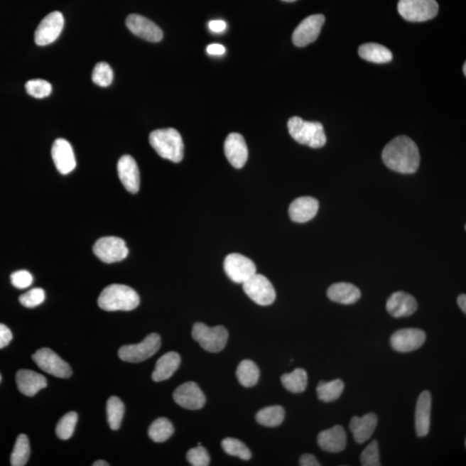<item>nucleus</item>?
Wrapping results in <instances>:
<instances>
[{
    "label": "nucleus",
    "instance_id": "obj_1",
    "mask_svg": "<svg viewBox=\"0 0 466 466\" xmlns=\"http://www.w3.org/2000/svg\"><path fill=\"white\" fill-rule=\"evenodd\" d=\"M381 158L385 166L401 174H413L420 166L419 148L406 136H399L391 140L384 148Z\"/></svg>",
    "mask_w": 466,
    "mask_h": 466
},
{
    "label": "nucleus",
    "instance_id": "obj_2",
    "mask_svg": "<svg viewBox=\"0 0 466 466\" xmlns=\"http://www.w3.org/2000/svg\"><path fill=\"white\" fill-rule=\"evenodd\" d=\"M140 298L134 288L112 284L104 288L98 299L99 307L106 311H131L139 307Z\"/></svg>",
    "mask_w": 466,
    "mask_h": 466
},
{
    "label": "nucleus",
    "instance_id": "obj_3",
    "mask_svg": "<svg viewBox=\"0 0 466 466\" xmlns=\"http://www.w3.org/2000/svg\"><path fill=\"white\" fill-rule=\"evenodd\" d=\"M150 143L161 158L180 163L184 156V143L180 132L174 128L152 131Z\"/></svg>",
    "mask_w": 466,
    "mask_h": 466
},
{
    "label": "nucleus",
    "instance_id": "obj_4",
    "mask_svg": "<svg viewBox=\"0 0 466 466\" xmlns=\"http://www.w3.org/2000/svg\"><path fill=\"white\" fill-rule=\"evenodd\" d=\"M289 134L300 144L319 148L327 143L323 124L305 121L299 116H293L288 122Z\"/></svg>",
    "mask_w": 466,
    "mask_h": 466
},
{
    "label": "nucleus",
    "instance_id": "obj_5",
    "mask_svg": "<svg viewBox=\"0 0 466 466\" xmlns=\"http://www.w3.org/2000/svg\"><path fill=\"white\" fill-rule=\"evenodd\" d=\"M192 336L204 350L209 352H220L226 347L228 332L223 325L209 327L203 323H195L193 327Z\"/></svg>",
    "mask_w": 466,
    "mask_h": 466
},
{
    "label": "nucleus",
    "instance_id": "obj_6",
    "mask_svg": "<svg viewBox=\"0 0 466 466\" xmlns=\"http://www.w3.org/2000/svg\"><path fill=\"white\" fill-rule=\"evenodd\" d=\"M399 13L409 22H425L435 18L439 11L436 0H400Z\"/></svg>",
    "mask_w": 466,
    "mask_h": 466
},
{
    "label": "nucleus",
    "instance_id": "obj_7",
    "mask_svg": "<svg viewBox=\"0 0 466 466\" xmlns=\"http://www.w3.org/2000/svg\"><path fill=\"white\" fill-rule=\"evenodd\" d=\"M162 340L158 333H151L142 342L124 345L119 351L120 359L128 363H140L156 354Z\"/></svg>",
    "mask_w": 466,
    "mask_h": 466
},
{
    "label": "nucleus",
    "instance_id": "obj_8",
    "mask_svg": "<svg viewBox=\"0 0 466 466\" xmlns=\"http://www.w3.org/2000/svg\"><path fill=\"white\" fill-rule=\"evenodd\" d=\"M97 258L106 264H114L126 259L129 253L124 240L116 237H104L92 247Z\"/></svg>",
    "mask_w": 466,
    "mask_h": 466
},
{
    "label": "nucleus",
    "instance_id": "obj_9",
    "mask_svg": "<svg viewBox=\"0 0 466 466\" xmlns=\"http://www.w3.org/2000/svg\"><path fill=\"white\" fill-rule=\"evenodd\" d=\"M244 293L248 297L261 306H269L274 303L276 291L266 276L256 274L243 283Z\"/></svg>",
    "mask_w": 466,
    "mask_h": 466
},
{
    "label": "nucleus",
    "instance_id": "obj_10",
    "mask_svg": "<svg viewBox=\"0 0 466 466\" xmlns=\"http://www.w3.org/2000/svg\"><path fill=\"white\" fill-rule=\"evenodd\" d=\"M32 359L40 369L48 374L59 377V379H68L72 375L70 364L49 348L38 350L32 356Z\"/></svg>",
    "mask_w": 466,
    "mask_h": 466
},
{
    "label": "nucleus",
    "instance_id": "obj_11",
    "mask_svg": "<svg viewBox=\"0 0 466 466\" xmlns=\"http://www.w3.org/2000/svg\"><path fill=\"white\" fill-rule=\"evenodd\" d=\"M224 269L232 282L243 284L256 273V264L247 256L239 253L229 254L224 262Z\"/></svg>",
    "mask_w": 466,
    "mask_h": 466
},
{
    "label": "nucleus",
    "instance_id": "obj_12",
    "mask_svg": "<svg viewBox=\"0 0 466 466\" xmlns=\"http://www.w3.org/2000/svg\"><path fill=\"white\" fill-rule=\"evenodd\" d=\"M64 27L63 15L60 11L47 15L36 30L35 42L39 46L49 45L61 35Z\"/></svg>",
    "mask_w": 466,
    "mask_h": 466
},
{
    "label": "nucleus",
    "instance_id": "obj_13",
    "mask_svg": "<svg viewBox=\"0 0 466 466\" xmlns=\"http://www.w3.org/2000/svg\"><path fill=\"white\" fill-rule=\"evenodd\" d=\"M325 21L323 15L309 16L297 26L293 33V43L297 47H306L308 44L315 42L319 37Z\"/></svg>",
    "mask_w": 466,
    "mask_h": 466
},
{
    "label": "nucleus",
    "instance_id": "obj_14",
    "mask_svg": "<svg viewBox=\"0 0 466 466\" xmlns=\"http://www.w3.org/2000/svg\"><path fill=\"white\" fill-rule=\"evenodd\" d=\"M174 400L180 407L197 411L204 407L206 404V396L194 381H187L175 389L174 392Z\"/></svg>",
    "mask_w": 466,
    "mask_h": 466
},
{
    "label": "nucleus",
    "instance_id": "obj_15",
    "mask_svg": "<svg viewBox=\"0 0 466 466\" xmlns=\"http://www.w3.org/2000/svg\"><path fill=\"white\" fill-rule=\"evenodd\" d=\"M426 337V333L421 329H401L393 333L391 344L396 352H411L423 347Z\"/></svg>",
    "mask_w": 466,
    "mask_h": 466
},
{
    "label": "nucleus",
    "instance_id": "obj_16",
    "mask_svg": "<svg viewBox=\"0 0 466 466\" xmlns=\"http://www.w3.org/2000/svg\"><path fill=\"white\" fill-rule=\"evenodd\" d=\"M126 26L132 33L148 42L158 43L163 38V32L161 28L143 16L138 14L128 16Z\"/></svg>",
    "mask_w": 466,
    "mask_h": 466
},
{
    "label": "nucleus",
    "instance_id": "obj_17",
    "mask_svg": "<svg viewBox=\"0 0 466 466\" xmlns=\"http://www.w3.org/2000/svg\"><path fill=\"white\" fill-rule=\"evenodd\" d=\"M55 166L62 175L70 174L76 167V160L71 144L63 139H56L51 150Z\"/></svg>",
    "mask_w": 466,
    "mask_h": 466
},
{
    "label": "nucleus",
    "instance_id": "obj_18",
    "mask_svg": "<svg viewBox=\"0 0 466 466\" xmlns=\"http://www.w3.org/2000/svg\"><path fill=\"white\" fill-rule=\"evenodd\" d=\"M116 168L119 180L126 190L131 194H136L140 188V174L135 159L131 156L124 155L119 160Z\"/></svg>",
    "mask_w": 466,
    "mask_h": 466
},
{
    "label": "nucleus",
    "instance_id": "obj_19",
    "mask_svg": "<svg viewBox=\"0 0 466 466\" xmlns=\"http://www.w3.org/2000/svg\"><path fill=\"white\" fill-rule=\"evenodd\" d=\"M224 154L236 168L244 166L248 160V147L244 136L239 134H229L224 142Z\"/></svg>",
    "mask_w": 466,
    "mask_h": 466
},
{
    "label": "nucleus",
    "instance_id": "obj_20",
    "mask_svg": "<svg viewBox=\"0 0 466 466\" xmlns=\"http://www.w3.org/2000/svg\"><path fill=\"white\" fill-rule=\"evenodd\" d=\"M319 211V202L313 197H299L291 204L289 217L297 223H305L313 220Z\"/></svg>",
    "mask_w": 466,
    "mask_h": 466
},
{
    "label": "nucleus",
    "instance_id": "obj_21",
    "mask_svg": "<svg viewBox=\"0 0 466 466\" xmlns=\"http://www.w3.org/2000/svg\"><path fill=\"white\" fill-rule=\"evenodd\" d=\"M418 304L415 297L403 291L394 293L386 303L387 311L395 318H401L413 315Z\"/></svg>",
    "mask_w": 466,
    "mask_h": 466
},
{
    "label": "nucleus",
    "instance_id": "obj_22",
    "mask_svg": "<svg viewBox=\"0 0 466 466\" xmlns=\"http://www.w3.org/2000/svg\"><path fill=\"white\" fill-rule=\"evenodd\" d=\"M317 441L320 448L325 452L340 453L347 447V433L342 426L337 425L320 432Z\"/></svg>",
    "mask_w": 466,
    "mask_h": 466
},
{
    "label": "nucleus",
    "instance_id": "obj_23",
    "mask_svg": "<svg viewBox=\"0 0 466 466\" xmlns=\"http://www.w3.org/2000/svg\"><path fill=\"white\" fill-rule=\"evenodd\" d=\"M19 391L27 396H33L47 387V379L39 373L30 369H20L16 375Z\"/></svg>",
    "mask_w": 466,
    "mask_h": 466
},
{
    "label": "nucleus",
    "instance_id": "obj_24",
    "mask_svg": "<svg viewBox=\"0 0 466 466\" xmlns=\"http://www.w3.org/2000/svg\"><path fill=\"white\" fill-rule=\"evenodd\" d=\"M432 396L429 391L421 393L417 400L416 409V430L417 435L425 437L428 435L431 420Z\"/></svg>",
    "mask_w": 466,
    "mask_h": 466
},
{
    "label": "nucleus",
    "instance_id": "obj_25",
    "mask_svg": "<svg viewBox=\"0 0 466 466\" xmlns=\"http://www.w3.org/2000/svg\"><path fill=\"white\" fill-rule=\"evenodd\" d=\"M377 425V416L369 413L362 417L354 416L350 423V430L357 443L363 444L371 439Z\"/></svg>",
    "mask_w": 466,
    "mask_h": 466
},
{
    "label": "nucleus",
    "instance_id": "obj_26",
    "mask_svg": "<svg viewBox=\"0 0 466 466\" xmlns=\"http://www.w3.org/2000/svg\"><path fill=\"white\" fill-rule=\"evenodd\" d=\"M327 296L335 303L351 305L360 299L361 292L359 288L352 283H337L328 288Z\"/></svg>",
    "mask_w": 466,
    "mask_h": 466
},
{
    "label": "nucleus",
    "instance_id": "obj_27",
    "mask_svg": "<svg viewBox=\"0 0 466 466\" xmlns=\"http://www.w3.org/2000/svg\"><path fill=\"white\" fill-rule=\"evenodd\" d=\"M180 364V357L178 352H170L161 357L156 364L152 379L155 381H162L170 379L178 371Z\"/></svg>",
    "mask_w": 466,
    "mask_h": 466
},
{
    "label": "nucleus",
    "instance_id": "obj_28",
    "mask_svg": "<svg viewBox=\"0 0 466 466\" xmlns=\"http://www.w3.org/2000/svg\"><path fill=\"white\" fill-rule=\"evenodd\" d=\"M359 54L365 61L374 63H387L393 59L391 51L379 43H364L361 45Z\"/></svg>",
    "mask_w": 466,
    "mask_h": 466
},
{
    "label": "nucleus",
    "instance_id": "obj_29",
    "mask_svg": "<svg viewBox=\"0 0 466 466\" xmlns=\"http://www.w3.org/2000/svg\"><path fill=\"white\" fill-rule=\"evenodd\" d=\"M237 377L244 387L255 386L259 380L260 372L258 367L251 360H243L239 364L236 372Z\"/></svg>",
    "mask_w": 466,
    "mask_h": 466
},
{
    "label": "nucleus",
    "instance_id": "obj_30",
    "mask_svg": "<svg viewBox=\"0 0 466 466\" xmlns=\"http://www.w3.org/2000/svg\"><path fill=\"white\" fill-rule=\"evenodd\" d=\"M285 389L289 392L301 393L306 391L308 386V374L303 369H296L291 373H287L281 377Z\"/></svg>",
    "mask_w": 466,
    "mask_h": 466
},
{
    "label": "nucleus",
    "instance_id": "obj_31",
    "mask_svg": "<svg viewBox=\"0 0 466 466\" xmlns=\"http://www.w3.org/2000/svg\"><path fill=\"white\" fill-rule=\"evenodd\" d=\"M345 384L342 380L335 379L331 381H320L317 386V396L325 403H331L339 399L343 393Z\"/></svg>",
    "mask_w": 466,
    "mask_h": 466
},
{
    "label": "nucleus",
    "instance_id": "obj_32",
    "mask_svg": "<svg viewBox=\"0 0 466 466\" xmlns=\"http://www.w3.org/2000/svg\"><path fill=\"white\" fill-rule=\"evenodd\" d=\"M285 411L281 406H270L261 409L256 416V420L260 425L268 428L278 427L283 423Z\"/></svg>",
    "mask_w": 466,
    "mask_h": 466
},
{
    "label": "nucleus",
    "instance_id": "obj_33",
    "mask_svg": "<svg viewBox=\"0 0 466 466\" xmlns=\"http://www.w3.org/2000/svg\"><path fill=\"white\" fill-rule=\"evenodd\" d=\"M174 432V427L170 420L166 418H158L152 423L148 433L152 440L162 443L170 439Z\"/></svg>",
    "mask_w": 466,
    "mask_h": 466
},
{
    "label": "nucleus",
    "instance_id": "obj_34",
    "mask_svg": "<svg viewBox=\"0 0 466 466\" xmlns=\"http://www.w3.org/2000/svg\"><path fill=\"white\" fill-rule=\"evenodd\" d=\"M107 421L112 430H118L121 426L124 405L123 401L116 396H112L107 403Z\"/></svg>",
    "mask_w": 466,
    "mask_h": 466
},
{
    "label": "nucleus",
    "instance_id": "obj_35",
    "mask_svg": "<svg viewBox=\"0 0 466 466\" xmlns=\"http://www.w3.org/2000/svg\"><path fill=\"white\" fill-rule=\"evenodd\" d=\"M31 454L29 439L26 435H20L11 453V465L13 466H23L27 464Z\"/></svg>",
    "mask_w": 466,
    "mask_h": 466
},
{
    "label": "nucleus",
    "instance_id": "obj_36",
    "mask_svg": "<svg viewBox=\"0 0 466 466\" xmlns=\"http://www.w3.org/2000/svg\"><path fill=\"white\" fill-rule=\"evenodd\" d=\"M221 447L229 455L238 457L241 460H249L251 457L250 449L242 441L234 438H227L223 440L221 442Z\"/></svg>",
    "mask_w": 466,
    "mask_h": 466
},
{
    "label": "nucleus",
    "instance_id": "obj_37",
    "mask_svg": "<svg viewBox=\"0 0 466 466\" xmlns=\"http://www.w3.org/2000/svg\"><path fill=\"white\" fill-rule=\"evenodd\" d=\"M78 415L75 412H70L63 416L56 425V435L63 440L70 439L75 432L77 423Z\"/></svg>",
    "mask_w": 466,
    "mask_h": 466
},
{
    "label": "nucleus",
    "instance_id": "obj_38",
    "mask_svg": "<svg viewBox=\"0 0 466 466\" xmlns=\"http://www.w3.org/2000/svg\"><path fill=\"white\" fill-rule=\"evenodd\" d=\"M92 80L96 85L102 87H109L114 80V71L109 64L107 63H99L92 71Z\"/></svg>",
    "mask_w": 466,
    "mask_h": 466
},
{
    "label": "nucleus",
    "instance_id": "obj_39",
    "mask_svg": "<svg viewBox=\"0 0 466 466\" xmlns=\"http://www.w3.org/2000/svg\"><path fill=\"white\" fill-rule=\"evenodd\" d=\"M28 94L36 99H43L50 95L52 86L49 82L42 79L31 80L26 84Z\"/></svg>",
    "mask_w": 466,
    "mask_h": 466
},
{
    "label": "nucleus",
    "instance_id": "obj_40",
    "mask_svg": "<svg viewBox=\"0 0 466 466\" xmlns=\"http://www.w3.org/2000/svg\"><path fill=\"white\" fill-rule=\"evenodd\" d=\"M44 300H45V292L40 288H32L19 297L20 303L28 308L38 307Z\"/></svg>",
    "mask_w": 466,
    "mask_h": 466
},
{
    "label": "nucleus",
    "instance_id": "obj_41",
    "mask_svg": "<svg viewBox=\"0 0 466 466\" xmlns=\"http://www.w3.org/2000/svg\"><path fill=\"white\" fill-rule=\"evenodd\" d=\"M361 463L364 466H379L381 465L379 460V447L376 440H373L369 443L361 454Z\"/></svg>",
    "mask_w": 466,
    "mask_h": 466
},
{
    "label": "nucleus",
    "instance_id": "obj_42",
    "mask_svg": "<svg viewBox=\"0 0 466 466\" xmlns=\"http://www.w3.org/2000/svg\"><path fill=\"white\" fill-rule=\"evenodd\" d=\"M187 460L194 466H207L210 464V456L206 448L202 447L200 444L188 452Z\"/></svg>",
    "mask_w": 466,
    "mask_h": 466
},
{
    "label": "nucleus",
    "instance_id": "obj_43",
    "mask_svg": "<svg viewBox=\"0 0 466 466\" xmlns=\"http://www.w3.org/2000/svg\"><path fill=\"white\" fill-rule=\"evenodd\" d=\"M11 282L15 288L25 289L29 288L33 283V276L29 271H18L11 275Z\"/></svg>",
    "mask_w": 466,
    "mask_h": 466
},
{
    "label": "nucleus",
    "instance_id": "obj_44",
    "mask_svg": "<svg viewBox=\"0 0 466 466\" xmlns=\"http://www.w3.org/2000/svg\"><path fill=\"white\" fill-rule=\"evenodd\" d=\"M13 340V333L6 325L0 324V349L7 347Z\"/></svg>",
    "mask_w": 466,
    "mask_h": 466
},
{
    "label": "nucleus",
    "instance_id": "obj_45",
    "mask_svg": "<svg viewBox=\"0 0 466 466\" xmlns=\"http://www.w3.org/2000/svg\"><path fill=\"white\" fill-rule=\"evenodd\" d=\"M300 465L301 466H320L318 460L312 454H303L300 459Z\"/></svg>",
    "mask_w": 466,
    "mask_h": 466
},
{
    "label": "nucleus",
    "instance_id": "obj_46",
    "mask_svg": "<svg viewBox=\"0 0 466 466\" xmlns=\"http://www.w3.org/2000/svg\"><path fill=\"white\" fill-rule=\"evenodd\" d=\"M209 29L214 32H223L227 29V23L223 20H212L209 23Z\"/></svg>",
    "mask_w": 466,
    "mask_h": 466
},
{
    "label": "nucleus",
    "instance_id": "obj_47",
    "mask_svg": "<svg viewBox=\"0 0 466 466\" xmlns=\"http://www.w3.org/2000/svg\"><path fill=\"white\" fill-rule=\"evenodd\" d=\"M207 51L208 54L212 55H224L226 52V48L221 44H210L207 48Z\"/></svg>",
    "mask_w": 466,
    "mask_h": 466
},
{
    "label": "nucleus",
    "instance_id": "obj_48",
    "mask_svg": "<svg viewBox=\"0 0 466 466\" xmlns=\"http://www.w3.org/2000/svg\"><path fill=\"white\" fill-rule=\"evenodd\" d=\"M457 304H459V306L461 308V310L463 311L464 313H466V296L465 294H462L459 296V298H457Z\"/></svg>",
    "mask_w": 466,
    "mask_h": 466
},
{
    "label": "nucleus",
    "instance_id": "obj_49",
    "mask_svg": "<svg viewBox=\"0 0 466 466\" xmlns=\"http://www.w3.org/2000/svg\"><path fill=\"white\" fill-rule=\"evenodd\" d=\"M94 466H108L109 464L107 463V462L104 461V460H98L94 462V464H92Z\"/></svg>",
    "mask_w": 466,
    "mask_h": 466
},
{
    "label": "nucleus",
    "instance_id": "obj_50",
    "mask_svg": "<svg viewBox=\"0 0 466 466\" xmlns=\"http://www.w3.org/2000/svg\"><path fill=\"white\" fill-rule=\"evenodd\" d=\"M284 2H295L296 0H283Z\"/></svg>",
    "mask_w": 466,
    "mask_h": 466
},
{
    "label": "nucleus",
    "instance_id": "obj_51",
    "mask_svg": "<svg viewBox=\"0 0 466 466\" xmlns=\"http://www.w3.org/2000/svg\"><path fill=\"white\" fill-rule=\"evenodd\" d=\"M464 75H466V64H464Z\"/></svg>",
    "mask_w": 466,
    "mask_h": 466
},
{
    "label": "nucleus",
    "instance_id": "obj_52",
    "mask_svg": "<svg viewBox=\"0 0 466 466\" xmlns=\"http://www.w3.org/2000/svg\"><path fill=\"white\" fill-rule=\"evenodd\" d=\"M2 377L1 375H0V381H1Z\"/></svg>",
    "mask_w": 466,
    "mask_h": 466
}]
</instances>
